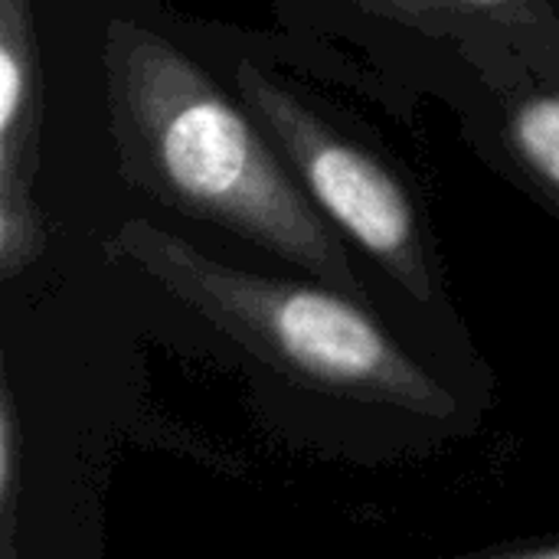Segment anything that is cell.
<instances>
[{
    "instance_id": "obj_6",
    "label": "cell",
    "mask_w": 559,
    "mask_h": 559,
    "mask_svg": "<svg viewBox=\"0 0 559 559\" xmlns=\"http://www.w3.org/2000/svg\"><path fill=\"white\" fill-rule=\"evenodd\" d=\"M26 475V436L16 409V396L10 380L0 383V557L13 559L16 554V511Z\"/></svg>"
},
{
    "instance_id": "obj_3",
    "label": "cell",
    "mask_w": 559,
    "mask_h": 559,
    "mask_svg": "<svg viewBox=\"0 0 559 559\" xmlns=\"http://www.w3.org/2000/svg\"><path fill=\"white\" fill-rule=\"evenodd\" d=\"M236 95L282 151L318 210L413 298H432L436 275L429 239L406 183L370 147L337 131L318 108L265 69L242 62Z\"/></svg>"
},
{
    "instance_id": "obj_5",
    "label": "cell",
    "mask_w": 559,
    "mask_h": 559,
    "mask_svg": "<svg viewBox=\"0 0 559 559\" xmlns=\"http://www.w3.org/2000/svg\"><path fill=\"white\" fill-rule=\"evenodd\" d=\"M508 147L559 206V92H531L511 105Z\"/></svg>"
},
{
    "instance_id": "obj_4",
    "label": "cell",
    "mask_w": 559,
    "mask_h": 559,
    "mask_svg": "<svg viewBox=\"0 0 559 559\" xmlns=\"http://www.w3.org/2000/svg\"><path fill=\"white\" fill-rule=\"evenodd\" d=\"M43 82L33 0H0V278L23 275L49 242L33 200Z\"/></svg>"
},
{
    "instance_id": "obj_8",
    "label": "cell",
    "mask_w": 559,
    "mask_h": 559,
    "mask_svg": "<svg viewBox=\"0 0 559 559\" xmlns=\"http://www.w3.org/2000/svg\"><path fill=\"white\" fill-rule=\"evenodd\" d=\"M511 557H527V559H559V544H540V547H518V550H501Z\"/></svg>"
},
{
    "instance_id": "obj_7",
    "label": "cell",
    "mask_w": 559,
    "mask_h": 559,
    "mask_svg": "<svg viewBox=\"0 0 559 559\" xmlns=\"http://www.w3.org/2000/svg\"><path fill=\"white\" fill-rule=\"evenodd\" d=\"M373 13H386L406 23H432V20H472V16H534L544 10V0H360Z\"/></svg>"
},
{
    "instance_id": "obj_1",
    "label": "cell",
    "mask_w": 559,
    "mask_h": 559,
    "mask_svg": "<svg viewBox=\"0 0 559 559\" xmlns=\"http://www.w3.org/2000/svg\"><path fill=\"white\" fill-rule=\"evenodd\" d=\"M105 85L118 167L131 187L364 298L341 229L252 111L180 46L134 20H115L105 36Z\"/></svg>"
},
{
    "instance_id": "obj_2",
    "label": "cell",
    "mask_w": 559,
    "mask_h": 559,
    "mask_svg": "<svg viewBox=\"0 0 559 559\" xmlns=\"http://www.w3.org/2000/svg\"><path fill=\"white\" fill-rule=\"evenodd\" d=\"M105 252L141 269L183 308L292 383L423 419L455 413V396L354 295L334 285L233 269L141 219L118 226Z\"/></svg>"
}]
</instances>
